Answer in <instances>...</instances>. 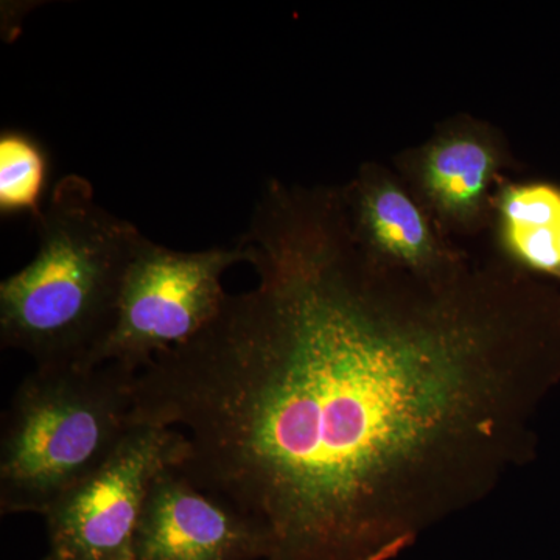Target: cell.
<instances>
[{"instance_id": "obj_13", "label": "cell", "mask_w": 560, "mask_h": 560, "mask_svg": "<svg viewBox=\"0 0 560 560\" xmlns=\"http://www.w3.org/2000/svg\"><path fill=\"white\" fill-rule=\"evenodd\" d=\"M556 230H558V241H559V249H560V224L558 228H556Z\"/></svg>"}, {"instance_id": "obj_5", "label": "cell", "mask_w": 560, "mask_h": 560, "mask_svg": "<svg viewBox=\"0 0 560 560\" xmlns=\"http://www.w3.org/2000/svg\"><path fill=\"white\" fill-rule=\"evenodd\" d=\"M179 431L135 423L109 458L46 515L58 560H135L136 530L154 480L183 458Z\"/></svg>"}, {"instance_id": "obj_2", "label": "cell", "mask_w": 560, "mask_h": 560, "mask_svg": "<svg viewBox=\"0 0 560 560\" xmlns=\"http://www.w3.org/2000/svg\"><path fill=\"white\" fill-rule=\"evenodd\" d=\"M35 259L0 283V342L35 368L81 366L109 337L128 268L145 235L68 175L33 220Z\"/></svg>"}, {"instance_id": "obj_1", "label": "cell", "mask_w": 560, "mask_h": 560, "mask_svg": "<svg viewBox=\"0 0 560 560\" xmlns=\"http://www.w3.org/2000/svg\"><path fill=\"white\" fill-rule=\"evenodd\" d=\"M241 242L259 283L132 381L173 470L264 560H389L522 456L529 381L510 290L381 276L335 194L272 184Z\"/></svg>"}, {"instance_id": "obj_11", "label": "cell", "mask_w": 560, "mask_h": 560, "mask_svg": "<svg viewBox=\"0 0 560 560\" xmlns=\"http://www.w3.org/2000/svg\"><path fill=\"white\" fill-rule=\"evenodd\" d=\"M511 248L521 259L541 271L560 272V249L556 228H506Z\"/></svg>"}, {"instance_id": "obj_4", "label": "cell", "mask_w": 560, "mask_h": 560, "mask_svg": "<svg viewBox=\"0 0 560 560\" xmlns=\"http://www.w3.org/2000/svg\"><path fill=\"white\" fill-rule=\"evenodd\" d=\"M232 248L175 250L145 238L128 268L116 324L83 368L119 364L138 374L161 353L190 341L220 315L230 293L224 272L248 264Z\"/></svg>"}, {"instance_id": "obj_8", "label": "cell", "mask_w": 560, "mask_h": 560, "mask_svg": "<svg viewBox=\"0 0 560 560\" xmlns=\"http://www.w3.org/2000/svg\"><path fill=\"white\" fill-rule=\"evenodd\" d=\"M492 171V154L482 143L474 139H453L431 151L425 180L442 208L466 213L480 201Z\"/></svg>"}, {"instance_id": "obj_10", "label": "cell", "mask_w": 560, "mask_h": 560, "mask_svg": "<svg viewBox=\"0 0 560 560\" xmlns=\"http://www.w3.org/2000/svg\"><path fill=\"white\" fill-rule=\"evenodd\" d=\"M503 215L506 228H558L560 194L547 186L508 191L503 200Z\"/></svg>"}, {"instance_id": "obj_6", "label": "cell", "mask_w": 560, "mask_h": 560, "mask_svg": "<svg viewBox=\"0 0 560 560\" xmlns=\"http://www.w3.org/2000/svg\"><path fill=\"white\" fill-rule=\"evenodd\" d=\"M265 545L237 512L168 469L151 485L135 560H264Z\"/></svg>"}, {"instance_id": "obj_12", "label": "cell", "mask_w": 560, "mask_h": 560, "mask_svg": "<svg viewBox=\"0 0 560 560\" xmlns=\"http://www.w3.org/2000/svg\"><path fill=\"white\" fill-rule=\"evenodd\" d=\"M43 560H58V559L54 558V556H51V555H47L46 558H44Z\"/></svg>"}, {"instance_id": "obj_7", "label": "cell", "mask_w": 560, "mask_h": 560, "mask_svg": "<svg viewBox=\"0 0 560 560\" xmlns=\"http://www.w3.org/2000/svg\"><path fill=\"white\" fill-rule=\"evenodd\" d=\"M360 219L375 246L394 259L420 268L431 254L429 228L415 202L397 187H372L361 194Z\"/></svg>"}, {"instance_id": "obj_3", "label": "cell", "mask_w": 560, "mask_h": 560, "mask_svg": "<svg viewBox=\"0 0 560 560\" xmlns=\"http://www.w3.org/2000/svg\"><path fill=\"white\" fill-rule=\"evenodd\" d=\"M119 364L35 368L14 393L0 440V512L46 515L98 469L135 425Z\"/></svg>"}, {"instance_id": "obj_9", "label": "cell", "mask_w": 560, "mask_h": 560, "mask_svg": "<svg viewBox=\"0 0 560 560\" xmlns=\"http://www.w3.org/2000/svg\"><path fill=\"white\" fill-rule=\"evenodd\" d=\"M49 164L43 147L21 131L0 136V212L28 213L32 221L43 213Z\"/></svg>"}]
</instances>
